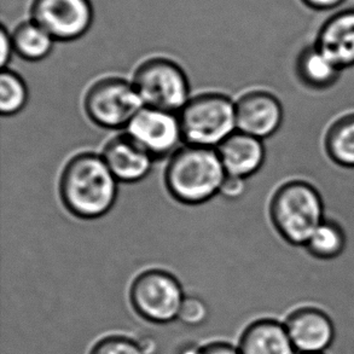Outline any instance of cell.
<instances>
[{"label": "cell", "mask_w": 354, "mask_h": 354, "mask_svg": "<svg viewBox=\"0 0 354 354\" xmlns=\"http://www.w3.org/2000/svg\"><path fill=\"white\" fill-rule=\"evenodd\" d=\"M183 140L187 144L218 148L236 132V102L221 92L192 97L178 113Z\"/></svg>", "instance_id": "277c9868"}, {"label": "cell", "mask_w": 354, "mask_h": 354, "mask_svg": "<svg viewBox=\"0 0 354 354\" xmlns=\"http://www.w3.org/2000/svg\"><path fill=\"white\" fill-rule=\"evenodd\" d=\"M144 106L178 114L190 97L187 73L169 58L153 57L139 64L132 77Z\"/></svg>", "instance_id": "5b68a950"}, {"label": "cell", "mask_w": 354, "mask_h": 354, "mask_svg": "<svg viewBox=\"0 0 354 354\" xmlns=\"http://www.w3.org/2000/svg\"><path fill=\"white\" fill-rule=\"evenodd\" d=\"M185 297L179 279L161 268L139 273L129 288V302L134 312L155 324L178 319Z\"/></svg>", "instance_id": "8992f818"}, {"label": "cell", "mask_w": 354, "mask_h": 354, "mask_svg": "<svg viewBox=\"0 0 354 354\" xmlns=\"http://www.w3.org/2000/svg\"><path fill=\"white\" fill-rule=\"evenodd\" d=\"M315 45L342 71L353 67L354 9L333 15L319 29Z\"/></svg>", "instance_id": "5bb4252c"}, {"label": "cell", "mask_w": 354, "mask_h": 354, "mask_svg": "<svg viewBox=\"0 0 354 354\" xmlns=\"http://www.w3.org/2000/svg\"><path fill=\"white\" fill-rule=\"evenodd\" d=\"M102 158L119 183L129 184L148 177L155 160L129 133L111 138L103 149Z\"/></svg>", "instance_id": "7c38bea8"}, {"label": "cell", "mask_w": 354, "mask_h": 354, "mask_svg": "<svg viewBox=\"0 0 354 354\" xmlns=\"http://www.w3.org/2000/svg\"><path fill=\"white\" fill-rule=\"evenodd\" d=\"M58 192L63 206L72 216L95 221L113 209L119 195V180L102 155L85 151L66 163Z\"/></svg>", "instance_id": "6da1fadb"}, {"label": "cell", "mask_w": 354, "mask_h": 354, "mask_svg": "<svg viewBox=\"0 0 354 354\" xmlns=\"http://www.w3.org/2000/svg\"><path fill=\"white\" fill-rule=\"evenodd\" d=\"M229 176L252 177L265 162L266 150L263 139L236 131L216 148Z\"/></svg>", "instance_id": "4fadbf2b"}, {"label": "cell", "mask_w": 354, "mask_h": 354, "mask_svg": "<svg viewBox=\"0 0 354 354\" xmlns=\"http://www.w3.org/2000/svg\"><path fill=\"white\" fill-rule=\"evenodd\" d=\"M237 347L241 354H297L283 321L270 317L245 326Z\"/></svg>", "instance_id": "9a60e30c"}, {"label": "cell", "mask_w": 354, "mask_h": 354, "mask_svg": "<svg viewBox=\"0 0 354 354\" xmlns=\"http://www.w3.org/2000/svg\"><path fill=\"white\" fill-rule=\"evenodd\" d=\"M270 218L286 242L292 245H306L312 234L324 221L323 198L310 183H286L273 194Z\"/></svg>", "instance_id": "3957f363"}, {"label": "cell", "mask_w": 354, "mask_h": 354, "mask_svg": "<svg viewBox=\"0 0 354 354\" xmlns=\"http://www.w3.org/2000/svg\"><path fill=\"white\" fill-rule=\"evenodd\" d=\"M202 354H241L239 347L224 341H216L202 347Z\"/></svg>", "instance_id": "d4e9b609"}, {"label": "cell", "mask_w": 354, "mask_h": 354, "mask_svg": "<svg viewBox=\"0 0 354 354\" xmlns=\"http://www.w3.org/2000/svg\"><path fill=\"white\" fill-rule=\"evenodd\" d=\"M283 106L271 92L249 91L236 102L237 131L259 139L271 137L283 122Z\"/></svg>", "instance_id": "8fae6325"}, {"label": "cell", "mask_w": 354, "mask_h": 354, "mask_svg": "<svg viewBox=\"0 0 354 354\" xmlns=\"http://www.w3.org/2000/svg\"><path fill=\"white\" fill-rule=\"evenodd\" d=\"M88 354H144L137 340L124 335H109L97 341Z\"/></svg>", "instance_id": "44dd1931"}, {"label": "cell", "mask_w": 354, "mask_h": 354, "mask_svg": "<svg viewBox=\"0 0 354 354\" xmlns=\"http://www.w3.org/2000/svg\"><path fill=\"white\" fill-rule=\"evenodd\" d=\"M15 53L29 62H39L48 57L55 39L34 21L19 24L12 34Z\"/></svg>", "instance_id": "ac0fdd59"}, {"label": "cell", "mask_w": 354, "mask_h": 354, "mask_svg": "<svg viewBox=\"0 0 354 354\" xmlns=\"http://www.w3.org/2000/svg\"><path fill=\"white\" fill-rule=\"evenodd\" d=\"M126 129L155 160L172 155L183 140L178 114L148 106L134 116Z\"/></svg>", "instance_id": "30bf717a"}, {"label": "cell", "mask_w": 354, "mask_h": 354, "mask_svg": "<svg viewBox=\"0 0 354 354\" xmlns=\"http://www.w3.org/2000/svg\"><path fill=\"white\" fill-rule=\"evenodd\" d=\"M202 347L195 342H185L178 347L176 354H202Z\"/></svg>", "instance_id": "83f0119b"}, {"label": "cell", "mask_w": 354, "mask_h": 354, "mask_svg": "<svg viewBox=\"0 0 354 354\" xmlns=\"http://www.w3.org/2000/svg\"><path fill=\"white\" fill-rule=\"evenodd\" d=\"M307 6L315 10H331L335 9L339 5L342 4L345 0H301Z\"/></svg>", "instance_id": "484cf974"}, {"label": "cell", "mask_w": 354, "mask_h": 354, "mask_svg": "<svg viewBox=\"0 0 354 354\" xmlns=\"http://www.w3.org/2000/svg\"><path fill=\"white\" fill-rule=\"evenodd\" d=\"M297 354H326L336 340V326L322 307L302 305L283 319Z\"/></svg>", "instance_id": "9c48e42d"}, {"label": "cell", "mask_w": 354, "mask_h": 354, "mask_svg": "<svg viewBox=\"0 0 354 354\" xmlns=\"http://www.w3.org/2000/svg\"><path fill=\"white\" fill-rule=\"evenodd\" d=\"M341 71L316 45L304 48L297 56L299 80L313 90H326L334 86L340 77Z\"/></svg>", "instance_id": "2e32d148"}, {"label": "cell", "mask_w": 354, "mask_h": 354, "mask_svg": "<svg viewBox=\"0 0 354 354\" xmlns=\"http://www.w3.org/2000/svg\"><path fill=\"white\" fill-rule=\"evenodd\" d=\"M32 21L55 40L73 41L91 27L93 8L90 0H34Z\"/></svg>", "instance_id": "ba28073f"}, {"label": "cell", "mask_w": 354, "mask_h": 354, "mask_svg": "<svg viewBox=\"0 0 354 354\" xmlns=\"http://www.w3.org/2000/svg\"><path fill=\"white\" fill-rule=\"evenodd\" d=\"M0 45H1V53H0V64L3 69H6L8 64L11 61V56L14 53V45H12V39L8 33V30L4 26L0 29Z\"/></svg>", "instance_id": "cb8c5ba5"}, {"label": "cell", "mask_w": 354, "mask_h": 354, "mask_svg": "<svg viewBox=\"0 0 354 354\" xmlns=\"http://www.w3.org/2000/svg\"><path fill=\"white\" fill-rule=\"evenodd\" d=\"M245 190H247L245 179L227 174L221 185V194L229 200H237L239 197L243 196Z\"/></svg>", "instance_id": "603a6c76"}, {"label": "cell", "mask_w": 354, "mask_h": 354, "mask_svg": "<svg viewBox=\"0 0 354 354\" xmlns=\"http://www.w3.org/2000/svg\"><path fill=\"white\" fill-rule=\"evenodd\" d=\"M29 100L28 87L17 73L3 69L0 74V113L12 116L24 109Z\"/></svg>", "instance_id": "ffe728a7"}, {"label": "cell", "mask_w": 354, "mask_h": 354, "mask_svg": "<svg viewBox=\"0 0 354 354\" xmlns=\"http://www.w3.org/2000/svg\"><path fill=\"white\" fill-rule=\"evenodd\" d=\"M328 156L341 167L354 168V113L335 120L326 131Z\"/></svg>", "instance_id": "e0dca14e"}, {"label": "cell", "mask_w": 354, "mask_h": 354, "mask_svg": "<svg viewBox=\"0 0 354 354\" xmlns=\"http://www.w3.org/2000/svg\"><path fill=\"white\" fill-rule=\"evenodd\" d=\"M227 173L216 148L187 144L171 155L165 185L176 201L198 206L221 194Z\"/></svg>", "instance_id": "7a4b0ae2"}, {"label": "cell", "mask_w": 354, "mask_h": 354, "mask_svg": "<svg viewBox=\"0 0 354 354\" xmlns=\"http://www.w3.org/2000/svg\"><path fill=\"white\" fill-rule=\"evenodd\" d=\"M143 108L132 82L122 77H103L90 86L84 98L87 118L102 129H127Z\"/></svg>", "instance_id": "52a82bcc"}, {"label": "cell", "mask_w": 354, "mask_h": 354, "mask_svg": "<svg viewBox=\"0 0 354 354\" xmlns=\"http://www.w3.org/2000/svg\"><path fill=\"white\" fill-rule=\"evenodd\" d=\"M209 315L206 302L197 297H185L178 319L189 326H198L207 321Z\"/></svg>", "instance_id": "7402d4cb"}, {"label": "cell", "mask_w": 354, "mask_h": 354, "mask_svg": "<svg viewBox=\"0 0 354 354\" xmlns=\"http://www.w3.org/2000/svg\"><path fill=\"white\" fill-rule=\"evenodd\" d=\"M140 350L144 354H153L156 351V341L151 336H143L142 339L137 340Z\"/></svg>", "instance_id": "4316f807"}, {"label": "cell", "mask_w": 354, "mask_h": 354, "mask_svg": "<svg viewBox=\"0 0 354 354\" xmlns=\"http://www.w3.org/2000/svg\"><path fill=\"white\" fill-rule=\"evenodd\" d=\"M347 244V237L342 226L337 221L324 219L318 225L306 247L312 257L321 260H331L344 253Z\"/></svg>", "instance_id": "d6986e66"}]
</instances>
